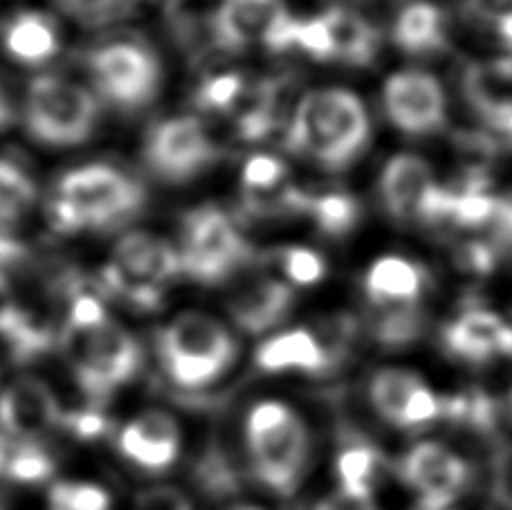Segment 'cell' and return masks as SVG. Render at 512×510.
I'll list each match as a JSON object with an SVG mask.
<instances>
[{
  "label": "cell",
  "instance_id": "cell-1",
  "mask_svg": "<svg viewBox=\"0 0 512 510\" xmlns=\"http://www.w3.org/2000/svg\"><path fill=\"white\" fill-rule=\"evenodd\" d=\"M63 351L79 387L90 398L102 400L131 380L140 369V344L106 313L102 299L88 293L72 297Z\"/></svg>",
  "mask_w": 512,
  "mask_h": 510
},
{
  "label": "cell",
  "instance_id": "cell-2",
  "mask_svg": "<svg viewBox=\"0 0 512 510\" xmlns=\"http://www.w3.org/2000/svg\"><path fill=\"white\" fill-rule=\"evenodd\" d=\"M369 115L358 95L342 88L301 97L288 129V149L331 171L355 162L369 142Z\"/></svg>",
  "mask_w": 512,
  "mask_h": 510
},
{
  "label": "cell",
  "instance_id": "cell-3",
  "mask_svg": "<svg viewBox=\"0 0 512 510\" xmlns=\"http://www.w3.org/2000/svg\"><path fill=\"white\" fill-rule=\"evenodd\" d=\"M144 187L108 165H86L66 173L48 203V221L61 234L108 230L144 207Z\"/></svg>",
  "mask_w": 512,
  "mask_h": 510
},
{
  "label": "cell",
  "instance_id": "cell-4",
  "mask_svg": "<svg viewBox=\"0 0 512 510\" xmlns=\"http://www.w3.org/2000/svg\"><path fill=\"white\" fill-rule=\"evenodd\" d=\"M245 448L252 470L272 493H295L310 463V432L295 409L281 400H261L245 418Z\"/></svg>",
  "mask_w": 512,
  "mask_h": 510
},
{
  "label": "cell",
  "instance_id": "cell-5",
  "mask_svg": "<svg viewBox=\"0 0 512 510\" xmlns=\"http://www.w3.org/2000/svg\"><path fill=\"white\" fill-rule=\"evenodd\" d=\"M158 355L173 385L200 389L230 369L236 358V342L214 317L182 313L160 331Z\"/></svg>",
  "mask_w": 512,
  "mask_h": 510
},
{
  "label": "cell",
  "instance_id": "cell-6",
  "mask_svg": "<svg viewBox=\"0 0 512 510\" xmlns=\"http://www.w3.org/2000/svg\"><path fill=\"white\" fill-rule=\"evenodd\" d=\"M182 272L180 254L158 236L126 234L102 272L104 286L140 311H153L162 302L164 286Z\"/></svg>",
  "mask_w": 512,
  "mask_h": 510
},
{
  "label": "cell",
  "instance_id": "cell-7",
  "mask_svg": "<svg viewBox=\"0 0 512 510\" xmlns=\"http://www.w3.org/2000/svg\"><path fill=\"white\" fill-rule=\"evenodd\" d=\"M99 117L95 95L61 77H39L27 88L25 124L43 144L72 147L93 135Z\"/></svg>",
  "mask_w": 512,
  "mask_h": 510
},
{
  "label": "cell",
  "instance_id": "cell-8",
  "mask_svg": "<svg viewBox=\"0 0 512 510\" xmlns=\"http://www.w3.org/2000/svg\"><path fill=\"white\" fill-rule=\"evenodd\" d=\"M178 254L182 272L200 284H218L250 261L248 243L230 216L209 205L187 214Z\"/></svg>",
  "mask_w": 512,
  "mask_h": 510
},
{
  "label": "cell",
  "instance_id": "cell-9",
  "mask_svg": "<svg viewBox=\"0 0 512 510\" xmlns=\"http://www.w3.org/2000/svg\"><path fill=\"white\" fill-rule=\"evenodd\" d=\"M88 68L108 102L137 111L153 102L162 84V66L151 48L133 41L106 43L88 54Z\"/></svg>",
  "mask_w": 512,
  "mask_h": 510
},
{
  "label": "cell",
  "instance_id": "cell-10",
  "mask_svg": "<svg viewBox=\"0 0 512 510\" xmlns=\"http://www.w3.org/2000/svg\"><path fill=\"white\" fill-rule=\"evenodd\" d=\"M216 43L227 50H245L261 43L272 52L295 45L297 18L283 0H223L212 18Z\"/></svg>",
  "mask_w": 512,
  "mask_h": 510
},
{
  "label": "cell",
  "instance_id": "cell-11",
  "mask_svg": "<svg viewBox=\"0 0 512 510\" xmlns=\"http://www.w3.org/2000/svg\"><path fill=\"white\" fill-rule=\"evenodd\" d=\"M218 149L205 124L196 117H171L146 138L144 158L155 176L167 182H187L207 169Z\"/></svg>",
  "mask_w": 512,
  "mask_h": 510
},
{
  "label": "cell",
  "instance_id": "cell-12",
  "mask_svg": "<svg viewBox=\"0 0 512 510\" xmlns=\"http://www.w3.org/2000/svg\"><path fill=\"white\" fill-rule=\"evenodd\" d=\"M382 102L389 120L409 135L434 133L445 124V93L427 72L402 70L391 75Z\"/></svg>",
  "mask_w": 512,
  "mask_h": 510
},
{
  "label": "cell",
  "instance_id": "cell-13",
  "mask_svg": "<svg viewBox=\"0 0 512 510\" xmlns=\"http://www.w3.org/2000/svg\"><path fill=\"white\" fill-rule=\"evenodd\" d=\"M407 484L432 506H445L459 497L470 481V468L443 443L425 441L409 450L402 461Z\"/></svg>",
  "mask_w": 512,
  "mask_h": 510
},
{
  "label": "cell",
  "instance_id": "cell-14",
  "mask_svg": "<svg viewBox=\"0 0 512 510\" xmlns=\"http://www.w3.org/2000/svg\"><path fill=\"white\" fill-rule=\"evenodd\" d=\"M63 421L59 400L36 378H18L0 394V427L16 443H36Z\"/></svg>",
  "mask_w": 512,
  "mask_h": 510
},
{
  "label": "cell",
  "instance_id": "cell-15",
  "mask_svg": "<svg viewBox=\"0 0 512 510\" xmlns=\"http://www.w3.org/2000/svg\"><path fill=\"white\" fill-rule=\"evenodd\" d=\"M120 452L142 470H167L176 463L180 452V427L176 418L158 409L131 418L120 434Z\"/></svg>",
  "mask_w": 512,
  "mask_h": 510
},
{
  "label": "cell",
  "instance_id": "cell-16",
  "mask_svg": "<svg viewBox=\"0 0 512 510\" xmlns=\"http://www.w3.org/2000/svg\"><path fill=\"white\" fill-rule=\"evenodd\" d=\"M445 349L474 364L512 355V326L490 311H468L443 331Z\"/></svg>",
  "mask_w": 512,
  "mask_h": 510
},
{
  "label": "cell",
  "instance_id": "cell-17",
  "mask_svg": "<svg viewBox=\"0 0 512 510\" xmlns=\"http://www.w3.org/2000/svg\"><path fill=\"white\" fill-rule=\"evenodd\" d=\"M436 185L432 167L423 158L402 153L389 160L380 178V196L387 212L398 221H418L427 191Z\"/></svg>",
  "mask_w": 512,
  "mask_h": 510
},
{
  "label": "cell",
  "instance_id": "cell-18",
  "mask_svg": "<svg viewBox=\"0 0 512 510\" xmlns=\"http://www.w3.org/2000/svg\"><path fill=\"white\" fill-rule=\"evenodd\" d=\"M292 306V290L288 284L270 277L245 281L230 297V315L248 333H263L279 324Z\"/></svg>",
  "mask_w": 512,
  "mask_h": 510
},
{
  "label": "cell",
  "instance_id": "cell-19",
  "mask_svg": "<svg viewBox=\"0 0 512 510\" xmlns=\"http://www.w3.org/2000/svg\"><path fill=\"white\" fill-rule=\"evenodd\" d=\"M425 270L405 257H382L371 263L364 288L378 308L414 304L425 288Z\"/></svg>",
  "mask_w": 512,
  "mask_h": 510
},
{
  "label": "cell",
  "instance_id": "cell-20",
  "mask_svg": "<svg viewBox=\"0 0 512 510\" xmlns=\"http://www.w3.org/2000/svg\"><path fill=\"white\" fill-rule=\"evenodd\" d=\"M256 367L270 373L279 371H306L322 373L328 367V358L317 335L306 329H295L274 335L256 349Z\"/></svg>",
  "mask_w": 512,
  "mask_h": 510
},
{
  "label": "cell",
  "instance_id": "cell-21",
  "mask_svg": "<svg viewBox=\"0 0 512 510\" xmlns=\"http://www.w3.org/2000/svg\"><path fill=\"white\" fill-rule=\"evenodd\" d=\"M3 45L14 61L23 66H39L59 50L57 25L41 12H21L7 23Z\"/></svg>",
  "mask_w": 512,
  "mask_h": 510
},
{
  "label": "cell",
  "instance_id": "cell-22",
  "mask_svg": "<svg viewBox=\"0 0 512 510\" xmlns=\"http://www.w3.org/2000/svg\"><path fill=\"white\" fill-rule=\"evenodd\" d=\"M331 32L335 61L346 66H367L378 50L376 30L360 14L344 7H333L322 14Z\"/></svg>",
  "mask_w": 512,
  "mask_h": 510
},
{
  "label": "cell",
  "instance_id": "cell-23",
  "mask_svg": "<svg viewBox=\"0 0 512 510\" xmlns=\"http://www.w3.org/2000/svg\"><path fill=\"white\" fill-rule=\"evenodd\" d=\"M393 43L402 52L429 54L445 48V16L432 3H411L393 25Z\"/></svg>",
  "mask_w": 512,
  "mask_h": 510
},
{
  "label": "cell",
  "instance_id": "cell-24",
  "mask_svg": "<svg viewBox=\"0 0 512 510\" xmlns=\"http://www.w3.org/2000/svg\"><path fill=\"white\" fill-rule=\"evenodd\" d=\"M423 385L416 373L405 369H384L378 371L371 380L369 398L376 412L393 427H400L405 423V414L409 407L411 396L416 389Z\"/></svg>",
  "mask_w": 512,
  "mask_h": 510
},
{
  "label": "cell",
  "instance_id": "cell-25",
  "mask_svg": "<svg viewBox=\"0 0 512 510\" xmlns=\"http://www.w3.org/2000/svg\"><path fill=\"white\" fill-rule=\"evenodd\" d=\"M0 335L23 355H32L45 346V333L36 329L27 313L18 306L14 290L3 272H0Z\"/></svg>",
  "mask_w": 512,
  "mask_h": 510
},
{
  "label": "cell",
  "instance_id": "cell-26",
  "mask_svg": "<svg viewBox=\"0 0 512 510\" xmlns=\"http://www.w3.org/2000/svg\"><path fill=\"white\" fill-rule=\"evenodd\" d=\"M308 214L315 218L319 230L328 236H344L351 232L360 218L358 200L342 191L310 198Z\"/></svg>",
  "mask_w": 512,
  "mask_h": 510
},
{
  "label": "cell",
  "instance_id": "cell-27",
  "mask_svg": "<svg viewBox=\"0 0 512 510\" xmlns=\"http://www.w3.org/2000/svg\"><path fill=\"white\" fill-rule=\"evenodd\" d=\"M425 329V317L414 304L380 308L373 320V338L384 346H405L420 338Z\"/></svg>",
  "mask_w": 512,
  "mask_h": 510
},
{
  "label": "cell",
  "instance_id": "cell-28",
  "mask_svg": "<svg viewBox=\"0 0 512 510\" xmlns=\"http://www.w3.org/2000/svg\"><path fill=\"white\" fill-rule=\"evenodd\" d=\"M36 198V187L27 173L14 162L0 160V223L21 218Z\"/></svg>",
  "mask_w": 512,
  "mask_h": 510
},
{
  "label": "cell",
  "instance_id": "cell-29",
  "mask_svg": "<svg viewBox=\"0 0 512 510\" xmlns=\"http://www.w3.org/2000/svg\"><path fill=\"white\" fill-rule=\"evenodd\" d=\"M0 470L16 481H41L50 475L52 463L36 443H16L12 450L0 445Z\"/></svg>",
  "mask_w": 512,
  "mask_h": 510
},
{
  "label": "cell",
  "instance_id": "cell-30",
  "mask_svg": "<svg viewBox=\"0 0 512 510\" xmlns=\"http://www.w3.org/2000/svg\"><path fill=\"white\" fill-rule=\"evenodd\" d=\"M288 169L279 158L274 156H252L245 162L241 182H243V196L245 198H259L274 194V191L283 189L286 185Z\"/></svg>",
  "mask_w": 512,
  "mask_h": 510
},
{
  "label": "cell",
  "instance_id": "cell-31",
  "mask_svg": "<svg viewBox=\"0 0 512 510\" xmlns=\"http://www.w3.org/2000/svg\"><path fill=\"white\" fill-rule=\"evenodd\" d=\"M497 200L488 191H459L454 187L450 221L456 227H486L492 225L497 212Z\"/></svg>",
  "mask_w": 512,
  "mask_h": 510
},
{
  "label": "cell",
  "instance_id": "cell-32",
  "mask_svg": "<svg viewBox=\"0 0 512 510\" xmlns=\"http://www.w3.org/2000/svg\"><path fill=\"white\" fill-rule=\"evenodd\" d=\"M245 79L236 72H223V75H214L203 86L198 88L196 104L209 113H230L234 104L245 90Z\"/></svg>",
  "mask_w": 512,
  "mask_h": 510
},
{
  "label": "cell",
  "instance_id": "cell-33",
  "mask_svg": "<svg viewBox=\"0 0 512 510\" xmlns=\"http://www.w3.org/2000/svg\"><path fill=\"white\" fill-rule=\"evenodd\" d=\"M274 261L292 284L313 286L326 275V261L322 254L308 248H286L274 254Z\"/></svg>",
  "mask_w": 512,
  "mask_h": 510
},
{
  "label": "cell",
  "instance_id": "cell-34",
  "mask_svg": "<svg viewBox=\"0 0 512 510\" xmlns=\"http://www.w3.org/2000/svg\"><path fill=\"white\" fill-rule=\"evenodd\" d=\"M50 504L52 510H108L111 499L99 486L61 481V484L52 486Z\"/></svg>",
  "mask_w": 512,
  "mask_h": 510
},
{
  "label": "cell",
  "instance_id": "cell-35",
  "mask_svg": "<svg viewBox=\"0 0 512 510\" xmlns=\"http://www.w3.org/2000/svg\"><path fill=\"white\" fill-rule=\"evenodd\" d=\"M373 470H376V454H373V450L364 448V445L349 448L340 457L342 488L371 493L369 481H371Z\"/></svg>",
  "mask_w": 512,
  "mask_h": 510
},
{
  "label": "cell",
  "instance_id": "cell-36",
  "mask_svg": "<svg viewBox=\"0 0 512 510\" xmlns=\"http://www.w3.org/2000/svg\"><path fill=\"white\" fill-rule=\"evenodd\" d=\"M295 48L308 52L317 61H335L331 32H328V25L322 16L306 18V21L297 23Z\"/></svg>",
  "mask_w": 512,
  "mask_h": 510
},
{
  "label": "cell",
  "instance_id": "cell-37",
  "mask_svg": "<svg viewBox=\"0 0 512 510\" xmlns=\"http://www.w3.org/2000/svg\"><path fill=\"white\" fill-rule=\"evenodd\" d=\"M135 510H191V504L176 488H151L137 497Z\"/></svg>",
  "mask_w": 512,
  "mask_h": 510
},
{
  "label": "cell",
  "instance_id": "cell-38",
  "mask_svg": "<svg viewBox=\"0 0 512 510\" xmlns=\"http://www.w3.org/2000/svg\"><path fill=\"white\" fill-rule=\"evenodd\" d=\"M459 261L465 270L477 272V275H486V272L495 268L497 248L486 241H472L461 248Z\"/></svg>",
  "mask_w": 512,
  "mask_h": 510
},
{
  "label": "cell",
  "instance_id": "cell-39",
  "mask_svg": "<svg viewBox=\"0 0 512 510\" xmlns=\"http://www.w3.org/2000/svg\"><path fill=\"white\" fill-rule=\"evenodd\" d=\"M315 510H378L376 502L371 499V493H362V490H349L342 488L335 490L333 495L324 497L322 502L315 506Z\"/></svg>",
  "mask_w": 512,
  "mask_h": 510
},
{
  "label": "cell",
  "instance_id": "cell-40",
  "mask_svg": "<svg viewBox=\"0 0 512 510\" xmlns=\"http://www.w3.org/2000/svg\"><path fill=\"white\" fill-rule=\"evenodd\" d=\"M61 3L81 18H108L122 12L133 0H61Z\"/></svg>",
  "mask_w": 512,
  "mask_h": 510
},
{
  "label": "cell",
  "instance_id": "cell-41",
  "mask_svg": "<svg viewBox=\"0 0 512 510\" xmlns=\"http://www.w3.org/2000/svg\"><path fill=\"white\" fill-rule=\"evenodd\" d=\"M479 113L483 115V120L492 126V129L501 135H506V138L512 142V99H497V102L481 106Z\"/></svg>",
  "mask_w": 512,
  "mask_h": 510
},
{
  "label": "cell",
  "instance_id": "cell-42",
  "mask_svg": "<svg viewBox=\"0 0 512 510\" xmlns=\"http://www.w3.org/2000/svg\"><path fill=\"white\" fill-rule=\"evenodd\" d=\"M492 227H495L499 243L512 245V196L497 200V212L492 218Z\"/></svg>",
  "mask_w": 512,
  "mask_h": 510
},
{
  "label": "cell",
  "instance_id": "cell-43",
  "mask_svg": "<svg viewBox=\"0 0 512 510\" xmlns=\"http://www.w3.org/2000/svg\"><path fill=\"white\" fill-rule=\"evenodd\" d=\"M14 120V108L12 102H9V97L3 88H0V131L7 129L9 124Z\"/></svg>",
  "mask_w": 512,
  "mask_h": 510
},
{
  "label": "cell",
  "instance_id": "cell-44",
  "mask_svg": "<svg viewBox=\"0 0 512 510\" xmlns=\"http://www.w3.org/2000/svg\"><path fill=\"white\" fill-rule=\"evenodd\" d=\"M495 25H497V32H499V39L504 41L508 48H512V14L499 16Z\"/></svg>",
  "mask_w": 512,
  "mask_h": 510
},
{
  "label": "cell",
  "instance_id": "cell-45",
  "mask_svg": "<svg viewBox=\"0 0 512 510\" xmlns=\"http://www.w3.org/2000/svg\"><path fill=\"white\" fill-rule=\"evenodd\" d=\"M234 510H259V508H252V506H239V508H234Z\"/></svg>",
  "mask_w": 512,
  "mask_h": 510
},
{
  "label": "cell",
  "instance_id": "cell-46",
  "mask_svg": "<svg viewBox=\"0 0 512 510\" xmlns=\"http://www.w3.org/2000/svg\"><path fill=\"white\" fill-rule=\"evenodd\" d=\"M510 61H512V57H510Z\"/></svg>",
  "mask_w": 512,
  "mask_h": 510
}]
</instances>
